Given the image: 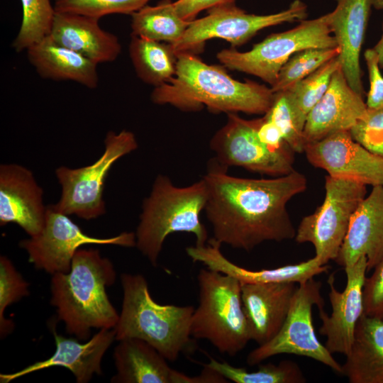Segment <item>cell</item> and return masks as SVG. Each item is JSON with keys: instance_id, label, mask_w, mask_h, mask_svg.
Masks as SVG:
<instances>
[{"instance_id": "cell-1", "label": "cell", "mask_w": 383, "mask_h": 383, "mask_svg": "<svg viewBox=\"0 0 383 383\" xmlns=\"http://www.w3.org/2000/svg\"><path fill=\"white\" fill-rule=\"evenodd\" d=\"M202 178L208 192L204 211L216 243L250 252L265 241L295 238L287 206L306 189L303 174L294 170L270 179L237 177L214 159Z\"/></svg>"}, {"instance_id": "cell-2", "label": "cell", "mask_w": 383, "mask_h": 383, "mask_svg": "<svg viewBox=\"0 0 383 383\" xmlns=\"http://www.w3.org/2000/svg\"><path fill=\"white\" fill-rule=\"evenodd\" d=\"M177 56L175 75L151 93L155 104H170L184 111L206 106L213 112L227 113L265 115L270 109L274 97L271 87L237 81L222 67L206 64L191 52Z\"/></svg>"}, {"instance_id": "cell-3", "label": "cell", "mask_w": 383, "mask_h": 383, "mask_svg": "<svg viewBox=\"0 0 383 383\" xmlns=\"http://www.w3.org/2000/svg\"><path fill=\"white\" fill-rule=\"evenodd\" d=\"M116 278L111 261L96 249H79L69 272L52 275L50 304L69 334L87 340L93 328H114L119 314L106 288Z\"/></svg>"}, {"instance_id": "cell-4", "label": "cell", "mask_w": 383, "mask_h": 383, "mask_svg": "<svg viewBox=\"0 0 383 383\" xmlns=\"http://www.w3.org/2000/svg\"><path fill=\"white\" fill-rule=\"evenodd\" d=\"M120 278L123 301L114 327L116 340L133 338L143 340L171 362L177 360L181 354L196 349L190 328L193 306L158 304L140 274L123 273Z\"/></svg>"}, {"instance_id": "cell-5", "label": "cell", "mask_w": 383, "mask_h": 383, "mask_svg": "<svg viewBox=\"0 0 383 383\" xmlns=\"http://www.w3.org/2000/svg\"><path fill=\"white\" fill-rule=\"evenodd\" d=\"M208 197L205 181L184 187L174 185L162 174L156 177L151 192L143 203V211L135 233V246L153 267L167 237L174 233H193L196 245L208 242V233L200 221Z\"/></svg>"}, {"instance_id": "cell-6", "label": "cell", "mask_w": 383, "mask_h": 383, "mask_svg": "<svg viewBox=\"0 0 383 383\" xmlns=\"http://www.w3.org/2000/svg\"><path fill=\"white\" fill-rule=\"evenodd\" d=\"M197 281L199 303L192 316L191 335L209 341L222 354L235 356L252 340L241 283L208 268L199 270Z\"/></svg>"}, {"instance_id": "cell-7", "label": "cell", "mask_w": 383, "mask_h": 383, "mask_svg": "<svg viewBox=\"0 0 383 383\" xmlns=\"http://www.w3.org/2000/svg\"><path fill=\"white\" fill-rule=\"evenodd\" d=\"M338 44L328 13L303 20L294 28L273 33L247 52L224 49L217 54L226 68L255 75L272 86L282 66L296 52L309 48H332Z\"/></svg>"}, {"instance_id": "cell-8", "label": "cell", "mask_w": 383, "mask_h": 383, "mask_svg": "<svg viewBox=\"0 0 383 383\" xmlns=\"http://www.w3.org/2000/svg\"><path fill=\"white\" fill-rule=\"evenodd\" d=\"M325 192L322 204L301 219L294 239L298 243L312 244L315 256L327 265L337 258L351 218L366 196L367 185L327 175Z\"/></svg>"}, {"instance_id": "cell-9", "label": "cell", "mask_w": 383, "mask_h": 383, "mask_svg": "<svg viewBox=\"0 0 383 383\" xmlns=\"http://www.w3.org/2000/svg\"><path fill=\"white\" fill-rule=\"evenodd\" d=\"M321 287V282L313 278L297 287L282 328L270 341L249 353L248 365L254 366L277 355L292 354L313 359L342 374V365L318 340L313 324V307L324 306Z\"/></svg>"}, {"instance_id": "cell-10", "label": "cell", "mask_w": 383, "mask_h": 383, "mask_svg": "<svg viewBox=\"0 0 383 383\" xmlns=\"http://www.w3.org/2000/svg\"><path fill=\"white\" fill-rule=\"evenodd\" d=\"M102 155L91 165L76 169L60 167L55 174L62 186L59 201L54 208L67 215L85 219L96 218L106 213L103 199L104 183L112 165L119 158L138 148L135 135L123 130L109 131Z\"/></svg>"}, {"instance_id": "cell-11", "label": "cell", "mask_w": 383, "mask_h": 383, "mask_svg": "<svg viewBox=\"0 0 383 383\" xmlns=\"http://www.w3.org/2000/svg\"><path fill=\"white\" fill-rule=\"evenodd\" d=\"M208 11L209 14L205 17L190 21L183 36L170 44L177 55L191 52L211 38L226 40L233 46L240 45L263 28L301 21L307 16V6L301 0H294L287 9L268 15L247 13L235 5Z\"/></svg>"}, {"instance_id": "cell-12", "label": "cell", "mask_w": 383, "mask_h": 383, "mask_svg": "<svg viewBox=\"0 0 383 383\" xmlns=\"http://www.w3.org/2000/svg\"><path fill=\"white\" fill-rule=\"evenodd\" d=\"M135 243V233L132 232H123L106 238L88 235L68 215L49 205L42 231L29 239L21 240L19 246L28 252V261L36 269L52 275L69 272L75 252L84 245L133 247Z\"/></svg>"}, {"instance_id": "cell-13", "label": "cell", "mask_w": 383, "mask_h": 383, "mask_svg": "<svg viewBox=\"0 0 383 383\" xmlns=\"http://www.w3.org/2000/svg\"><path fill=\"white\" fill-rule=\"evenodd\" d=\"M262 118L246 120L235 113H228V121L210 142L215 160L228 167L237 166L247 170L279 177L294 170L292 150H274L257 135Z\"/></svg>"}, {"instance_id": "cell-14", "label": "cell", "mask_w": 383, "mask_h": 383, "mask_svg": "<svg viewBox=\"0 0 383 383\" xmlns=\"http://www.w3.org/2000/svg\"><path fill=\"white\" fill-rule=\"evenodd\" d=\"M306 159L328 175L383 187V157L356 142L349 131H340L304 147Z\"/></svg>"}, {"instance_id": "cell-15", "label": "cell", "mask_w": 383, "mask_h": 383, "mask_svg": "<svg viewBox=\"0 0 383 383\" xmlns=\"http://www.w3.org/2000/svg\"><path fill=\"white\" fill-rule=\"evenodd\" d=\"M346 286L339 292L335 286V276L328 280L331 313L318 308L321 326L319 333L326 337V348L332 354L346 355L350 351L357 323L364 313L363 287L367 272V257H361L353 265L345 267Z\"/></svg>"}, {"instance_id": "cell-16", "label": "cell", "mask_w": 383, "mask_h": 383, "mask_svg": "<svg viewBox=\"0 0 383 383\" xmlns=\"http://www.w3.org/2000/svg\"><path fill=\"white\" fill-rule=\"evenodd\" d=\"M43 194L30 170L17 164L1 165V226L14 223L30 237L38 235L46 216Z\"/></svg>"}, {"instance_id": "cell-17", "label": "cell", "mask_w": 383, "mask_h": 383, "mask_svg": "<svg viewBox=\"0 0 383 383\" xmlns=\"http://www.w3.org/2000/svg\"><path fill=\"white\" fill-rule=\"evenodd\" d=\"M55 323H51L56 350L48 359L36 362L11 374H1L0 382L9 383L30 373L55 366L70 370L77 383L89 382L94 374L101 375L102 358L116 340L114 328H102L88 341L81 343L73 338H66L56 331Z\"/></svg>"}, {"instance_id": "cell-18", "label": "cell", "mask_w": 383, "mask_h": 383, "mask_svg": "<svg viewBox=\"0 0 383 383\" xmlns=\"http://www.w3.org/2000/svg\"><path fill=\"white\" fill-rule=\"evenodd\" d=\"M362 96L348 83L340 67L332 76L321 99L307 115L304 129L305 145L340 131H349L365 114Z\"/></svg>"}, {"instance_id": "cell-19", "label": "cell", "mask_w": 383, "mask_h": 383, "mask_svg": "<svg viewBox=\"0 0 383 383\" xmlns=\"http://www.w3.org/2000/svg\"><path fill=\"white\" fill-rule=\"evenodd\" d=\"M336 1L335 9L328 16L329 26L340 51V68L350 87L363 96L360 55L374 0Z\"/></svg>"}, {"instance_id": "cell-20", "label": "cell", "mask_w": 383, "mask_h": 383, "mask_svg": "<svg viewBox=\"0 0 383 383\" xmlns=\"http://www.w3.org/2000/svg\"><path fill=\"white\" fill-rule=\"evenodd\" d=\"M367 257V272L383 259V187H372L353 213L335 262L345 267Z\"/></svg>"}, {"instance_id": "cell-21", "label": "cell", "mask_w": 383, "mask_h": 383, "mask_svg": "<svg viewBox=\"0 0 383 383\" xmlns=\"http://www.w3.org/2000/svg\"><path fill=\"white\" fill-rule=\"evenodd\" d=\"M221 246L210 238L204 245L187 247L186 252L193 262H201L208 269L231 276L241 284L294 282L301 284L328 270V266L315 255L298 264L251 270L230 261L221 252Z\"/></svg>"}, {"instance_id": "cell-22", "label": "cell", "mask_w": 383, "mask_h": 383, "mask_svg": "<svg viewBox=\"0 0 383 383\" xmlns=\"http://www.w3.org/2000/svg\"><path fill=\"white\" fill-rule=\"evenodd\" d=\"M294 282L241 284V297L251 338L259 345L273 338L288 314Z\"/></svg>"}, {"instance_id": "cell-23", "label": "cell", "mask_w": 383, "mask_h": 383, "mask_svg": "<svg viewBox=\"0 0 383 383\" xmlns=\"http://www.w3.org/2000/svg\"><path fill=\"white\" fill-rule=\"evenodd\" d=\"M99 21L84 15L55 11L49 35L56 43L97 65L113 62L121 53V43L117 36L104 30Z\"/></svg>"}, {"instance_id": "cell-24", "label": "cell", "mask_w": 383, "mask_h": 383, "mask_svg": "<svg viewBox=\"0 0 383 383\" xmlns=\"http://www.w3.org/2000/svg\"><path fill=\"white\" fill-rule=\"evenodd\" d=\"M113 360V383H196L195 376L172 369L155 348L138 338L119 340Z\"/></svg>"}, {"instance_id": "cell-25", "label": "cell", "mask_w": 383, "mask_h": 383, "mask_svg": "<svg viewBox=\"0 0 383 383\" xmlns=\"http://www.w3.org/2000/svg\"><path fill=\"white\" fill-rule=\"evenodd\" d=\"M26 52L29 62L42 78L72 81L89 89L98 86V65L56 43L50 35Z\"/></svg>"}, {"instance_id": "cell-26", "label": "cell", "mask_w": 383, "mask_h": 383, "mask_svg": "<svg viewBox=\"0 0 383 383\" xmlns=\"http://www.w3.org/2000/svg\"><path fill=\"white\" fill-rule=\"evenodd\" d=\"M345 357L342 374L349 382L383 383V319L363 313Z\"/></svg>"}, {"instance_id": "cell-27", "label": "cell", "mask_w": 383, "mask_h": 383, "mask_svg": "<svg viewBox=\"0 0 383 383\" xmlns=\"http://www.w3.org/2000/svg\"><path fill=\"white\" fill-rule=\"evenodd\" d=\"M128 52L135 71L143 82L155 87L175 75L177 56L170 44L132 35Z\"/></svg>"}, {"instance_id": "cell-28", "label": "cell", "mask_w": 383, "mask_h": 383, "mask_svg": "<svg viewBox=\"0 0 383 383\" xmlns=\"http://www.w3.org/2000/svg\"><path fill=\"white\" fill-rule=\"evenodd\" d=\"M189 22L178 15L171 0H162L131 14L132 35L172 45L183 36Z\"/></svg>"}, {"instance_id": "cell-29", "label": "cell", "mask_w": 383, "mask_h": 383, "mask_svg": "<svg viewBox=\"0 0 383 383\" xmlns=\"http://www.w3.org/2000/svg\"><path fill=\"white\" fill-rule=\"evenodd\" d=\"M203 365L213 369L228 380L235 383H304L306 379L294 361L283 360L278 365L267 363L260 365L257 370L249 372L245 368L219 362L213 357Z\"/></svg>"}, {"instance_id": "cell-30", "label": "cell", "mask_w": 383, "mask_h": 383, "mask_svg": "<svg viewBox=\"0 0 383 383\" xmlns=\"http://www.w3.org/2000/svg\"><path fill=\"white\" fill-rule=\"evenodd\" d=\"M340 67L338 56L284 91L299 120L304 124L309 111L326 93L332 76Z\"/></svg>"}, {"instance_id": "cell-31", "label": "cell", "mask_w": 383, "mask_h": 383, "mask_svg": "<svg viewBox=\"0 0 383 383\" xmlns=\"http://www.w3.org/2000/svg\"><path fill=\"white\" fill-rule=\"evenodd\" d=\"M23 16L20 29L12 43L20 52L48 36L52 28L55 9L51 0H21Z\"/></svg>"}, {"instance_id": "cell-32", "label": "cell", "mask_w": 383, "mask_h": 383, "mask_svg": "<svg viewBox=\"0 0 383 383\" xmlns=\"http://www.w3.org/2000/svg\"><path fill=\"white\" fill-rule=\"evenodd\" d=\"M340 52L338 47L309 48L296 52L281 68L276 82L271 86L272 91L277 93L286 90L338 56Z\"/></svg>"}, {"instance_id": "cell-33", "label": "cell", "mask_w": 383, "mask_h": 383, "mask_svg": "<svg viewBox=\"0 0 383 383\" xmlns=\"http://www.w3.org/2000/svg\"><path fill=\"white\" fill-rule=\"evenodd\" d=\"M29 283L16 270L11 261L0 257V335L4 338L14 329V323L4 316L6 309L29 295Z\"/></svg>"}, {"instance_id": "cell-34", "label": "cell", "mask_w": 383, "mask_h": 383, "mask_svg": "<svg viewBox=\"0 0 383 383\" xmlns=\"http://www.w3.org/2000/svg\"><path fill=\"white\" fill-rule=\"evenodd\" d=\"M264 117L278 128L294 152H304V124L296 116L284 91L274 93L272 104Z\"/></svg>"}, {"instance_id": "cell-35", "label": "cell", "mask_w": 383, "mask_h": 383, "mask_svg": "<svg viewBox=\"0 0 383 383\" xmlns=\"http://www.w3.org/2000/svg\"><path fill=\"white\" fill-rule=\"evenodd\" d=\"M150 0H54L56 11L74 13L100 19L111 14H132Z\"/></svg>"}, {"instance_id": "cell-36", "label": "cell", "mask_w": 383, "mask_h": 383, "mask_svg": "<svg viewBox=\"0 0 383 383\" xmlns=\"http://www.w3.org/2000/svg\"><path fill=\"white\" fill-rule=\"evenodd\" d=\"M349 132L356 142L370 152L383 157V108L367 109Z\"/></svg>"}, {"instance_id": "cell-37", "label": "cell", "mask_w": 383, "mask_h": 383, "mask_svg": "<svg viewBox=\"0 0 383 383\" xmlns=\"http://www.w3.org/2000/svg\"><path fill=\"white\" fill-rule=\"evenodd\" d=\"M373 270L363 287L364 313L383 319V259Z\"/></svg>"}, {"instance_id": "cell-38", "label": "cell", "mask_w": 383, "mask_h": 383, "mask_svg": "<svg viewBox=\"0 0 383 383\" xmlns=\"http://www.w3.org/2000/svg\"><path fill=\"white\" fill-rule=\"evenodd\" d=\"M364 57L370 85L366 106L369 109L383 108V76L379 70L377 53L373 48L367 49L364 52Z\"/></svg>"}, {"instance_id": "cell-39", "label": "cell", "mask_w": 383, "mask_h": 383, "mask_svg": "<svg viewBox=\"0 0 383 383\" xmlns=\"http://www.w3.org/2000/svg\"><path fill=\"white\" fill-rule=\"evenodd\" d=\"M235 0H177L174 3L178 15L187 21L195 19L197 14L213 8L233 6Z\"/></svg>"}, {"instance_id": "cell-40", "label": "cell", "mask_w": 383, "mask_h": 383, "mask_svg": "<svg viewBox=\"0 0 383 383\" xmlns=\"http://www.w3.org/2000/svg\"><path fill=\"white\" fill-rule=\"evenodd\" d=\"M257 135L260 140L274 150H292L284 140V138L278 128L264 116L257 128Z\"/></svg>"}, {"instance_id": "cell-41", "label": "cell", "mask_w": 383, "mask_h": 383, "mask_svg": "<svg viewBox=\"0 0 383 383\" xmlns=\"http://www.w3.org/2000/svg\"><path fill=\"white\" fill-rule=\"evenodd\" d=\"M377 53L379 67L383 68V22H382V34L377 44L372 48Z\"/></svg>"}, {"instance_id": "cell-42", "label": "cell", "mask_w": 383, "mask_h": 383, "mask_svg": "<svg viewBox=\"0 0 383 383\" xmlns=\"http://www.w3.org/2000/svg\"><path fill=\"white\" fill-rule=\"evenodd\" d=\"M373 6L376 9L383 10V0H374Z\"/></svg>"}]
</instances>
